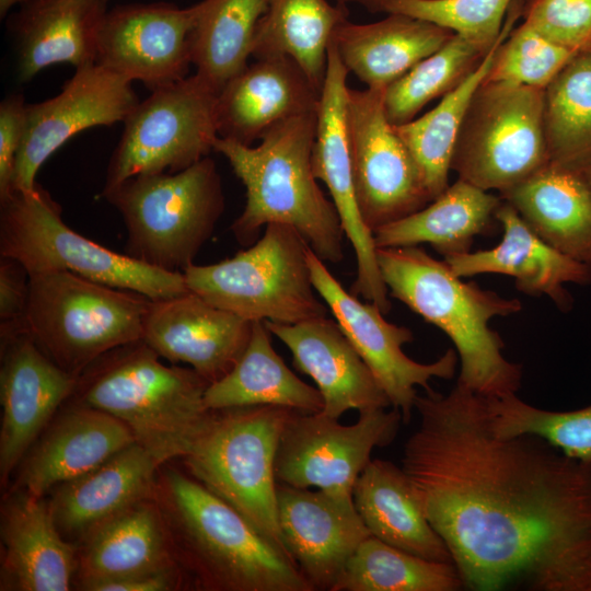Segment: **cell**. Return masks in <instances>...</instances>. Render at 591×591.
Returning <instances> with one entry per match:
<instances>
[{
	"label": "cell",
	"instance_id": "33",
	"mask_svg": "<svg viewBox=\"0 0 591 591\" xmlns=\"http://www.w3.org/2000/svg\"><path fill=\"white\" fill-rule=\"evenodd\" d=\"M500 196L457 179L418 211L373 231L376 247L430 244L443 257L471 251L477 235L490 234Z\"/></svg>",
	"mask_w": 591,
	"mask_h": 591
},
{
	"label": "cell",
	"instance_id": "24",
	"mask_svg": "<svg viewBox=\"0 0 591 591\" xmlns=\"http://www.w3.org/2000/svg\"><path fill=\"white\" fill-rule=\"evenodd\" d=\"M502 239L489 250L449 255L443 260L460 278L479 274H502L514 279L515 288L532 296L548 297L559 309L568 310L572 300L566 283L591 282V265L580 263L543 241L502 200L496 211Z\"/></svg>",
	"mask_w": 591,
	"mask_h": 591
},
{
	"label": "cell",
	"instance_id": "1",
	"mask_svg": "<svg viewBox=\"0 0 591 591\" xmlns=\"http://www.w3.org/2000/svg\"><path fill=\"white\" fill-rule=\"evenodd\" d=\"M402 468L473 591H591V468L543 438L500 437L487 396H416Z\"/></svg>",
	"mask_w": 591,
	"mask_h": 591
},
{
	"label": "cell",
	"instance_id": "40",
	"mask_svg": "<svg viewBox=\"0 0 591 591\" xmlns=\"http://www.w3.org/2000/svg\"><path fill=\"white\" fill-rule=\"evenodd\" d=\"M489 50L454 34L385 89L384 108L390 123L413 120L429 102L459 86Z\"/></svg>",
	"mask_w": 591,
	"mask_h": 591
},
{
	"label": "cell",
	"instance_id": "29",
	"mask_svg": "<svg viewBox=\"0 0 591 591\" xmlns=\"http://www.w3.org/2000/svg\"><path fill=\"white\" fill-rule=\"evenodd\" d=\"M160 465L136 442L92 471L56 486L49 509L60 533L85 536L149 498Z\"/></svg>",
	"mask_w": 591,
	"mask_h": 591
},
{
	"label": "cell",
	"instance_id": "34",
	"mask_svg": "<svg viewBox=\"0 0 591 591\" xmlns=\"http://www.w3.org/2000/svg\"><path fill=\"white\" fill-rule=\"evenodd\" d=\"M264 321L253 322L250 341L233 369L208 385L205 404L211 410L277 405L299 413L323 410L317 390L298 378L275 351Z\"/></svg>",
	"mask_w": 591,
	"mask_h": 591
},
{
	"label": "cell",
	"instance_id": "9",
	"mask_svg": "<svg viewBox=\"0 0 591 591\" xmlns=\"http://www.w3.org/2000/svg\"><path fill=\"white\" fill-rule=\"evenodd\" d=\"M25 329L60 368L79 378L105 354L142 340L151 301L69 271L28 275Z\"/></svg>",
	"mask_w": 591,
	"mask_h": 591
},
{
	"label": "cell",
	"instance_id": "44",
	"mask_svg": "<svg viewBox=\"0 0 591 591\" xmlns=\"http://www.w3.org/2000/svg\"><path fill=\"white\" fill-rule=\"evenodd\" d=\"M523 23L572 51L591 50V0H513Z\"/></svg>",
	"mask_w": 591,
	"mask_h": 591
},
{
	"label": "cell",
	"instance_id": "17",
	"mask_svg": "<svg viewBox=\"0 0 591 591\" xmlns=\"http://www.w3.org/2000/svg\"><path fill=\"white\" fill-rule=\"evenodd\" d=\"M131 83L93 63L76 69L56 96L27 104L10 192L34 188L40 166L77 134L124 121L139 102Z\"/></svg>",
	"mask_w": 591,
	"mask_h": 591
},
{
	"label": "cell",
	"instance_id": "4",
	"mask_svg": "<svg viewBox=\"0 0 591 591\" xmlns=\"http://www.w3.org/2000/svg\"><path fill=\"white\" fill-rule=\"evenodd\" d=\"M159 358L143 340L118 347L79 375L73 394L124 422L161 465L190 453L213 410L205 404L207 380Z\"/></svg>",
	"mask_w": 591,
	"mask_h": 591
},
{
	"label": "cell",
	"instance_id": "6",
	"mask_svg": "<svg viewBox=\"0 0 591 591\" xmlns=\"http://www.w3.org/2000/svg\"><path fill=\"white\" fill-rule=\"evenodd\" d=\"M102 197L123 217L125 254L172 273L194 264L225 207L221 177L209 157L176 173L130 177Z\"/></svg>",
	"mask_w": 591,
	"mask_h": 591
},
{
	"label": "cell",
	"instance_id": "10",
	"mask_svg": "<svg viewBox=\"0 0 591 591\" xmlns=\"http://www.w3.org/2000/svg\"><path fill=\"white\" fill-rule=\"evenodd\" d=\"M309 246L293 228L271 223L248 248L183 275L188 290L215 306L251 322L296 324L329 311L311 278Z\"/></svg>",
	"mask_w": 591,
	"mask_h": 591
},
{
	"label": "cell",
	"instance_id": "30",
	"mask_svg": "<svg viewBox=\"0 0 591 591\" xmlns=\"http://www.w3.org/2000/svg\"><path fill=\"white\" fill-rule=\"evenodd\" d=\"M454 35L433 23L399 13L381 21H344L331 43L343 63L367 88H384L441 48Z\"/></svg>",
	"mask_w": 591,
	"mask_h": 591
},
{
	"label": "cell",
	"instance_id": "21",
	"mask_svg": "<svg viewBox=\"0 0 591 591\" xmlns=\"http://www.w3.org/2000/svg\"><path fill=\"white\" fill-rule=\"evenodd\" d=\"M253 322L196 293L151 301L142 340L160 357L187 363L209 383L228 374L243 355Z\"/></svg>",
	"mask_w": 591,
	"mask_h": 591
},
{
	"label": "cell",
	"instance_id": "23",
	"mask_svg": "<svg viewBox=\"0 0 591 591\" xmlns=\"http://www.w3.org/2000/svg\"><path fill=\"white\" fill-rule=\"evenodd\" d=\"M320 96L321 90L290 57L257 59L218 94V136L252 144L290 118L316 113Z\"/></svg>",
	"mask_w": 591,
	"mask_h": 591
},
{
	"label": "cell",
	"instance_id": "19",
	"mask_svg": "<svg viewBox=\"0 0 591 591\" xmlns=\"http://www.w3.org/2000/svg\"><path fill=\"white\" fill-rule=\"evenodd\" d=\"M0 333V476L4 484L58 407L73 394L78 376L57 366L25 328Z\"/></svg>",
	"mask_w": 591,
	"mask_h": 591
},
{
	"label": "cell",
	"instance_id": "38",
	"mask_svg": "<svg viewBox=\"0 0 591 591\" xmlns=\"http://www.w3.org/2000/svg\"><path fill=\"white\" fill-rule=\"evenodd\" d=\"M452 563L428 560L370 535L347 561L332 591H455Z\"/></svg>",
	"mask_w": 591,
	"mask_h": 591
},
{
	"label": "cell",
	"instance_id": "50",
	"mask_svg": "<svg viewBox=\"0 0 591 591\" xmlns=\"http://www.w3.org/2000/svg\"><path fill=\"white\" fill-rule=\"evenodd\" d=\"M583 167L586 174L588 175L590 182H591V159L588 160L586 163H583L582 165H580Z\"/></svg>",
	"mask_w": 591,
	"mask_h": 591
},
{
	"label": "cell",
	"instance_id": "5",
	"mask_svg": "<svg viewBox=\"0 0 591 591\" xmlns=\"http://www.w3.org/2000/svg\"><path fill=\"white\" fill-rule=\"evenodd\" d=\"M173 545L196 583L216 591H313L298 567L193 477L165 474Z\"/></svg>",
	"mask_w": 591,
	"mask_h": 591
},
{
	"label": "cell",
	"instance_id": "7",
	"mask_svg": "<svg viewBox=\"0 0 591 591\" xmlns=\"http://www.w3.org/2000/svg\"><path fill=\"white\" fill-rule=\"evenodd\" d=\"M0 255L20 263L28 275L69 271L153 301L189 292L183 273L150 266L70 229L60 206L38 184L0 198Z\"/></svg>",
	"mask_w": 591,
	"mask_h": 591
},
{
	"label": "cell",
	"instance_id": "49",
	"mask_svg": "<svg viewBox=\"0 0 591 591\" xmlns=\"http://www.w3.org/2000/svg\"><path fill=\"white\" fill-rule=\"evenodd\" d=\"M21 0H0V15L3 18L13 5L20 3Z\"/></svg>",
	"mask_w": 591,
	"mask_h": 591
},
{
	"label": "cell",
	"instance_id": "46",
	"mask_svg": "<svg viewBox=\"0 0 591 591\" xmlns=\"http://www.w3.org/2000/svg\"><path fill=\"white\" fill-rule=\"evenodd\" d=\"M28 274L16 260L0 262V326L25 327L28 301Z\"/></svg>",
	"mask_w": 591,
	"mask_h": 591
},
{
	"label": "cell",
	"instance_id": "3",
	"mask_svg": "<svg viewBox=\"0 0 591 591\" xmlns=\"http://www.w3.org/2000/svg\"><path fill=\"white\" fill-rule=\"evenodd\" d=\"M376 258L390 296L454 344L460 361L457 383L489 397L517 393L521 366L505 358L503 341L489 322L520 312L519 299L464 282L444 260L419 246L378 247Z\"/></svg>",
	"mask_w": 591,
	"mask_h": 591
},
{
	"label": "cell",
	"instance_id": "12",
	"mask_svg": "<svg viewBox=\"0 0 591 591\" xmlns=\"http://www.w3.org/2000/svg\"><path fill=\"white\" fill-rule=\"evenodd\" d=\"M218 94L196 74L155 89L127 115L103 190L141 174L176 173L213 150Z\"/></svg>",
	"mask_w": 591,
	"mask_h": 591
},
{
	"label": "cell",
	"instance_id": "43",
	"mask_svg": "<svg viewBox=\"0 0 591 591\" xmlns=\"http://www.w3.org/2000/svg\"><path fill=\"white\" fill-rule=\"evenodd\" d=\"M513 0H386L384 13L420 19L489 50Z\"/></svg>",
	"mask_w": 591,
	"mask_h": 591
},
{
	"label": "cell",
	"instance_id": "20",
	"mask_svg": "<svg viewBox=\"0 0 591 591\" xmlns=\"http://www.w3.org/2000/svg\"><path fill=\"white\" fill-rule=\"evenodd\" d=\"M278 522L287 552L313 591H332L347 561L371 534L354 501L277 482Z\"/></svg>",
	"mask_w": 591,
	"mask_h": 591
},
{
	"label": "cell",
	"instance_id": "27",
	"mask_svg": "<svg viewBox=\"0 0 591 591\" xmlns=\"http://www.w3.org/2000/svg\"><path fill=\"white\" fill-rule=\"evenodd\" d=\"M500 197L552 247L591 265V182L582 166L549 161Z\"/></svg>",
	"mask_w": 591,
	"mask_h": 591
},
{
	"label": "cell",
	"instance_id": "28",
	"mask_svg": "<svg viewBox=\"0 0 591 591\" xmlns=\"http://www.w3.org/2000/svg\"><path fill=\"white\" fill-rule=\"evenodd\" d=\"M107 0H28L14 20L18 77L32 80L43 69L96 63Z\"/></svg>",
	"mask_w": 591,
	"mask_h": 591
},
{
	"label": "cell",
	"instance_id": "32",
	"mask_svg": "<svg viewBox=\"0 0 591 591\" xmlns=\"http://www.w3.org/2000/svg\"><path fill=\"white\" fill-rule=\"evenodd\" d=\"M352 500L372 536L428 560L452 563L402 467L371 460L355 483Z\"/></svg>",
	"mask_w": 591,
	"mask_h": 591
},
{
	"label": "cell",
	"instance_id": "31",
	"mask_svg": "<svg viewBox=\"0 0 591 591\" xmlns=\"http://www.w3.org/2000/svg\"><path fill=\"white\" fill-rule=\"evenodd\" d=\"M161 509L143 499L84 536L79 554L81 587L129 576L177 570Z\"/></svg>",
	"mask_w": 591,
	"mask_h": 591
},
{
	"label": "cell",
	"instance_id": "39",
	"mask_svg": "<svg viewBox=\"0 0 591 591\" xmlns=\"http://www.w3.org/2000/svg\"><path fill=\"white\" fill-rule=\"evenodd\" d=\"M544 125L552 162L591 159V50L578 53L545 89Z\"/></svg>",
	"mask_w": 591,
	"mask_h": 591
},
{
	"label": "cell",
	"instance_id": "37",
	"mask_svg": "<svg viewBox=\"0 0 591 591\" xmlns=\"http://www.w3.org/2000/svg\"><path fill=\"white\" fill-rule=\"evenodd\" d=\"M265 0H202L190 31L196 76L217 94L247 67Z\"/></svg>",
	"mask_w": 591,
	"mask_h": 591
},
{
	"label": "cell",
	"instance_id": "18",
	"mask_svg": "<svg viewBox=\"0 0 591 591\" xmlns=\"http://www.w3.org/2000/svg\"><path fill=\"white\" fill-rule=\"evenodd\" d=\"M198 3H131L107 11L100 30L96 63L149 90L187 77L190 31Z\"/></svg>",
	"mask_w": 591,
	"mask_h": 591
},
{
	"label": "cell",
	"instance_id": "48",
	"mask_svg": "<svg viewBox=\"0 0 591 591\" xmlns=\"http://www.w3.org/2000/svg\"><path fill=\"white\" fill-rule=\"evenodd\" d=\"M337 4L346 7L347 4H358L371 13L384 12V3L386 0H335Z\"/></svg>",
	"mask_w": 591,
	"mask_h": 591
},
{
	"label": "cell",
	"instance_id": "42",
	"mask_svg": "<svg viewBox=\"0 0 591 591\" xmlns=\"http://www.w3.org/2000/svg\"><path fill=\"white\" fill-rule=\"evenodd\" d=\"M577 54L522 23L498 47L485 80L545 90Z\"/></svg>",
	"mask_w": 591,
	"mask_h": 591
},
{
	"label": "cell",
	"instance_id": "47",
	"mask_svg": "<svg viewBox=\"0 0 591 591\" xmlns=\"http://www.w3.org/2000/svg\"><path fill=\"white\" fill-rule=\"evenodd\" d=\"M178 570L129 576L88 586L89 591H166L178 586Z\"/></svg>",
	"mask_w": 591,
	"mask_h": 591
},
{
	"label": "cell",
	"instance_id": "11",
	"mask_svg": "<svg viewBox=\"0 0 591 591\" xmlns=\"http://www.w3.org/2000/svg\"><path fill=\"white\" fill-rule=\"evenodd\" d=\"M544 92L484 80L472 96L451 170L483 190L500 194L529 178L551 159L544 125Z\"/></svg>",
	"mask_w": 591,
	"mask_h": 591
},
{
	"label": "cell",
	"instance_id": "51",
	"mask_svg": "<svg viewBox=\"0 0 591 591\" xmlns=\"http://www.w3.org/2000/svg\"><path fill=\"white\" fill-rule=\"evenodd\" d=\"M24 1H28V0H21V2H24ZM21 2H20V3H21Z\"/></svg>",
	"mask_w": 591,
	"mask_h": 591
},
{
	"label": "cell",
	"instance_id": "26",
	"mask_svg": "<svg viewBox=\"0 0 591 591\" xmlns=\"http://www.w3.org/2000/svg\"><path fill=\"white\" fill-rule=\"evenodd\" d=\"M1 541V590L70 589L76 553L40 498L21 489L4 501Z\"/></svg>",
	"mask_w": 591,
	"mask_h": 591
},
{
	"label": "cell",
	"instance_id": "2",
	"mask_svg": "<svg viewBox=\"0 0 591 591\" xmlns=\"http://www.w3.org/2000/svg\"><path fill=\"white\" fill-rule=\"evenodd\" d=\"M316 113L290 118L270 129L259 144L218 137L213 150L222 154L245 186L246 202L231 225L240 244L255 243L271 223L297 230L324 262L344 258V230L332 201L312 169Z\"/></svg>",
	"mask_w": 591,
	"mask_h": 591
},
{
	"label": "cell",
	"instance_id": "35",
	"mask_svg": "<svg viewBox=\"0 0 591 591\" xmlns=\"http://www.w3.org/2000/svg\"><path fill=\"white\" fill-rule=\"evenodd\" d=\"M253 44L256 59L287 56L322 89L333 34L348 20V9L327 0H265Z\"/></svg>",
	"mask_w": 591,
	"mask_h": 591
},
{
	"label": "cell",
	"instance_id": "8",
	"mask_svg": "<svg viewBox=\"0 0 591 591\" xmlns=\"http://www.w3.org/2000/svg\"><path fill=\"white\" fill-rule=\"evenodd\" d=\"M294 412L277 405L213 410L205 432L184 457L193 478L234 508L290 560L278 522L275 461Z\"/></svg>",
	"mask_w": 591,
	"mask_h": 591
},
{
	"label": "cell",
	"instance_id": "25",
	"mask_svg": "<svg viewBox=\"0 0 591 591\" xmlns=\"http://www.w3.org/2000/svg\"><path fill=\"white\" fill-rule=\"evenodd\" d=\"M132 443L135 438L124 422L76 402L58 416L27 456L18 486L42 498L51 488L92 471Z\"/></svg>",
	"mask_w": 591,
	"mask_h": 591
},
{
	"label": "cell",
	"instance_id": "36",
	"mask_svg": "<svg viewBox=\"0 0 591 591\" xmlns=\"http://www.w3.org/2000/svg\"><path fill=\"white\" fill-rule=\"evenodd\" d=\"M515 20L511 14L507 15L500 37L483 61L434 108L419 118L394 125L418 166L431 201L449 186L453 152L472 96L485 80L498 47L512 31Z\"/></svg>",
	"mask_w": 591,
	"mask_h": 591
},
{
	"label": "cell",
	"instance_id": "41",
	"mask_svg": "<svg viewBox=\"0 0 591 591\" xmlns=\"http://www.w3.org/2000/svg\"><path fill=\"white\" fill-rule=\"evenodd\" d=\"M490 425L500 437L535 434L591 468V405L568 412L532 406L517 393L487 396Z\"/></svg>",
	"mask_w": 591,
	"mask_h": 591
},
{
	"label": "cell",
	"instance_id": "15",
	"mask_svg": "<svg viewBox=\"0 0 591 591\" xmlns=\"http://www.w3.org/2000/svg\"><path fill=\"white\" fill-rule=\"evenodd\" d=\"M306 259L313 285L339 327L371 370L390 399L391 406L408 422L415 409L416 386L430 391L434 378H453L459 356L449 349L438 360L420 363L409 358L403 346L413 341L412 331L389 323L371 302H361L331 274L309 246Z\"/></svg>",
	"mask_w": 591,
	"mask_h": 591
},
{
	"label": "cell",
	"instance_id": "22",
	"mask_svg": "<svg viewBox=\"0 0 591 591\" xmlns=\"http://www.w3.org/2000/svg\"><path fill=\"white\" fill-rule=\"evenodd\" d=\"M292 354L293 366L320 391L325 416L350 409L386 408L390 399L336 320L315 317L296 324L265 322Z\"/></svg>",
	"mask_w": 591,
	"mask_h": 591
},
{
	"label": "cell",
	"instance_id": "13",
	"mask_svg": "<svg viewBox=\"0 0 591 591\" xmlns=\"http://www.w3.org/2000/svg\"><path fill=\"white\" fill-rule=\"evenodd\" d=\"M403 422L394 408L359 413L356 424L345 426L322 413L294 412L277 449L275 475L279 483L324 490L343 500H352L358 476L371 461L375 448L390 445Z\"/></svg>",
	"mask_w": 591,
	"mask_h": 591
},
{
	"label": "cell",
	"instance_id": "14",
	"mask_svg": "<svg viewBox=\"0 0 591 591\" xmlns=\"http://www.w3.org/2000/svg\"><path fill=\"white\" fill-rule=\"evenodd\" d=\"M384 88L348 90V127L357 204L374 230L427 206L431 198L384 108Z\"/></svg>",
	"mask_w": 591,
	"mask_h": 591
},
{
	"label": "cell",
	"instance_id": "45",
	"mask_svg": "<svg viewBox=\"0 0 591 591\" xmlns=\"http://www.w3.org/2000/svg\"><path fill=\"white\" fill-rule=\"evenodd\" d=\"M26 105L22 94H11L0 104V198L11 189L15 160L24 135Z\"/></svg>",
	"mask_w": 591,
	"mask_h": 591
},
{
	"label": "cell",
	"instance_id": "16",
	"mask_svg": "<svg viewBox=\"0 0 591 591\" xmlns=\"http://www.w3.org/2000/svg\"><path fill=\"white\" fill-rule=\"evenodd\" d=\"M348 73L331 43L316 112L312 169L317 181L326 185L345 236L355 252L356 278L351 293L361 296L387 314L392 305L378 264V247L373 232L362 219L355 194L347 113Z\"/></svg>",
	"mask_w": 591,
	"mask_h": 591
}]
</instances>
